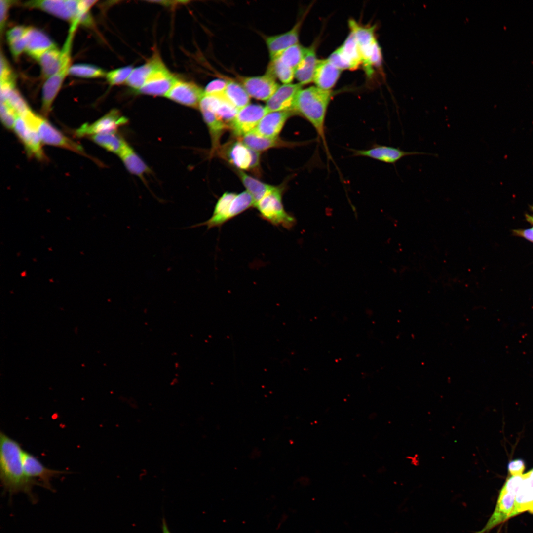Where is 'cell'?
<instances>
[{
	"mask_svg": "<svg viewBox=\"0 0 533 533\" xmlns=\"http://www.w3.org/2000/svg\"><path fill=\"white\" fill-rule=\"evenodd\" d=\"M23 465L25 473L28 477L35 480L38 479L44 488L51 491H53L51 480L67 473L66 471L46 467L33 455L25 451L23 455Z\"/></svg>",
	"mask_w": 533,
	"mask_h": 533,
	"instance_id": "9a60e30c",
	"label": "cell"
},
{
	"mask_svg": "<svg viewBox=\"0 0 533 533\" xmlns=\"http://www.w3.org/2000/svg\"><path fill=\"white\" fill-rule=\"evenodd\" d=\"M119 157L127 170L131 174L144 178L151 173V169L133 148L129 145Z\"/></svg>",
	"mask_w": 533,
	"mask_h": 533,
	"instance_id": "4316f807",
	"label": "cell"
},
{
	"mask_svg": "<svg viewBox=\"0 0 533 533\" xmlns=\"http://www.w3.org/2000/svg\"><path fill=\"white\" fill-rule=\"evenodd\" d=\"M14 1L8 0H0V29L2 34L4 30L8 17V10Z\"/></svg>",
	"mask_w": 533,
	"mask_h": 533,
	"instance_id": "f6af8a7d",
	"label": "cell"
},
{
	"mask_svg": "<svg viewBox=\"0 0 533 533\" xmlns=\"http://www.w3.org/2000/svg\"><path fill=\"white\" fill-rule=\"evenodd\" d=\"M341 72L328 59L318 60L313 81L316 87L330 90L337 83Z\"/></svg>",
	"mask_w": 533,
	"mask_h": 533,
	"instance_id": "603a6c76",
	"label": "cell"
},
{
	"mask_svg": "<svg viewBox=\"0 0 533 533\" xmlns=\"http://www.w3.org/2000/svg\"><path fill=\"white\" fill-rule=\"evenodd\" d=\"M176 79L163 62H161L153 70L137 93L153 96L165 97Z\"/></svg>",
	"mask_w": 533,
	"mask_h": 533,
	"instance_id": "30bf717a",
	"label": "cell"
},
{
	"mask_svg": "<svg viewBox=\"0 0 533 533\" xmlns=\"http://www.w3.org/2000/svg\"><path fill=\"white\" fill-rule=\"evenodd\" d=\"M304 18L298 21L288 31L265 38L266 44L270 60L278 57L290 47L298 43L299 37Z\"/></svg>",
	"mask_w": 533,
	"mask_h": 533,
	"instance_id": "e0dca14e",
	"label": "cell"
},
{
	"mask_svg": "<svg viewBox=\"0 0 533 533\" xmlns=\"http://www.w3.org/2000/svg\"><path fill=\"white\" fill-rule=\"evenodd\" d=\"M199 110L209 131L212 142L211 152L213 154L219 149L221 136L229 126L218 118L211 111L203 108H200Z\"/></svg>",
	"mask_w": 533,
	"mask_h": 533,
	"instance_id": "83f0119b",
	"label": "cell"
},
{
	"mask_svg": "<svg viewBox=\"0 0 533 533\" xmlns=\"http://www.w3.org/2000/svg\"><path fill=\"white\" fill-rule=\"evenodd\" d=\"M26 39L25 51L37 60L48 50L56 47L54 42L45 33L35 28L29 27Z\"/></svg>",
	"mask_w": 533,
	"mask_h": 533,
	"instance_id": "7402d4cb",
	"label": "cell"
},
{
	"mask_svg": "<svg viewBox=\"0 0 533 533\" xmlns=\"http://www.w3.org/2000/svg\"><path fill=\"white\" fill-rule=\"evenodd\" d=\"M80 0H38L27 1V7L39 9L61 19L78 26L83 16L79 9Z\"/></svg>",
	"mask_w": 533,
	"mask_h": 533,
	"instance_id": "8992f818",
	"label": "cell"
},
{
	"mask_svg": "<svg viewBox=\"0 0 533 533\" xmlns=\"http://www.w3.org/2000/svg\"><path fill=\"white\" fill-rule=\"evenodd\" d=\"M64 60L62 50L57 47L43 54L38 59L43 77L48 78L61 68Z\"/></svg>",
	"mask_w": 533,
	"mask_h": 533,
	"instance_id": "f1b7e54d",
	"label": "cell"
},
{
	"mask_svg": "<svg viewBox=\"0 0 533 533\" xmlns=\"http://www.w3.org/2000/svg\"><path fill=\"white\" fill-rule=\"evenodd\" d=\"M268 113L266 106L249 103L238 110L229 128L234 135L241 137L252 131Z\"/></svg>",
	"mask_w": 533,
	"mask_h": 533,
	"instance_id": "52a82bcc",
	"label": "cell"
},
{
	"mask_svg": "<svg viewBox=\"0 0 533 533\" xmlns=\"http://www.w3.org/2000/svg\"><path fill=\"white\" fill-rule=\"evenodd\" d=\"M203 95L204 90L196 83L177 78L165 97L181 105L198 108Z\"/></svg>",
	"mask_w": 533,
	"mask_h": 533,
	"instance_id": "7c38bea8",
	"label": "cell"
},
{
	"mask_svg": "<svg viewBox=\"0 0 533 533\" xmlns=\"http://www.w3.org/2000/svg\"><path fill=\"white\" fill-rule=\"evenodd\" d=\"M29 27L23 26H17L9 30L6 34L8 43L24 37Z\"/></svg>",
	"mask_w": 533,
	"mask_h": 533,
	"instance_id": "ee69618b",
	"label": "cell"
},
{
	"mask_svg": "<svg viewBox=\"0 0 533 533\" xmlns=\"http://www.w3.org/2000/svg\"><path fill=\"white\" fill-rule=\"evenodd\" d=\"M26 36L20 39L8 43L10 51L15 59H18L22 52L25 50L26 45Z\"/></svg>",
	"mask_w": 533,
	"mask_h": 533,
	"instance_id": "bcb514c9",
	"label": "cell"
},
{
	"mask_svg": "<svg viewBox=\"0 0 533 533\" xmlns=\"http://www.w3.org/2000/svg\"><path fill=\"white\" fill-rule=\"evenodd\" d=\"M306 48L297 43L284 50L275 59L295 71L304 58Z\"/></svg>",
	"mask_w": 533,
	"mask_h": 533,
	"instance_id": "d590c367",
	"label": "cell"
},
{
	"mask_svg": "<svg viewBox=\"0 0 533 533\" xmlns=\"http://www.w3.org/2000/svg\"><path fill=\"white\" fill-rule=\"evenodd\" d=\"M0 114L1 122L5 127L8 129L13 128L18 116L15 111L6 103L0 102Z\"/></svg>",
	"mask_w": 533,
	"mask_h": 533,
	"instance_id": "60d3db41",
	"label": "cell"
},
{
	"mask_svg": "<svg viewBox=\"0 0 533 533\" xmlns=\"http://www.w3.org/2000/svg\"><path fill=\"white\" fill-rule=\"evenodd\" d=\"M348 25L358 45L362 63L366 62L374 44L377 41L375 36V27L374 26H363L353 19L349 20Z\"/></svg>",
	"mask_w": 533,
	"mask_h": 533,
	"instance_id": "44dd1931",
	"label": "cell"
},
{
	"mask_svg": "<svg viewBox=\"0 0 533 533\" xmlns=\"http://www.w3.org/2000/svg\"><path fill=\"white\" fill-rule=\"evenodd\" d=\"M343 58L350 64L352 70L362 64L359 48L353 34L350 32L343 43L338 48Z\"/></svg>",
	"mask_w": 533,
	"mask_h": 533,
	"instance_id": "e575fe53",
	"label": "cell"
},
{
	"mask_svg": "<svg viewBox=\"0 0 533 533\" xmlns=\"http://www.w3.org/2000/svg\"><path fill=\"white\" fill-rule=\"evenodd\" d=\"M525 469L524 461L521 459H514L511 461L508 464V470L509 474L512 476H520Z\"/></svg>",
	"mask_w": 533,
	"mask_h": 533,
	"instance_id": "7dc6e473",
	"label": "cell"
},
{
	"mask_svg": "<svg viewBox=\"0 0 533 533\" xmlns=\"http://www.w3.org/2000/svg\"><path fill=\"white\" fill-rule=\"evenodd\" d=\"M15 83V78L6 59L1 53L0 83Z\"/></svg>",
	"mask_w": 533,
	"mask_h": 533,
	"instance_id": "b9f144b4",
	"label": "cell"
},
{
	"mask_svg": "<svg viewBox=\"0 0 533 533\" xmlns=\"http://www.w3.org/2000/svg\"><path fill=\"white\" fill-rule=\"evenodd\" d=\"M295 114L293 111L268 112L251 132L267 138H276L287 119Z\"/></svg>",
	"mask_w": 533,
	"mask_h": 533,
	"instance_id": "ac0fdd59",
	"label": "cell"
},
{
	"mask_svg": "<svg viewBox=\"0 0 533 533\" xmlns=\"http://www.w3.org/2000/svg\"><path fill=\"white\" fill-rule=\"evenodd\" d=\"M0 102L6 103L19 116L23 117H26L32 111L15 87L6 91L0 92Z\"/></svg>",
	"mask_w": 533,
	"mask_h": 533,
	"instance_id": "836d02e7",
	"label": "cell"
},
{
	"mask_svg": "<svg viewBox=\"0 0 533 533\" xmlns=\"http://www.w3.org/2000/svg\"><path fill=\"white\" fill-rule=\"evenodd\" d=\"M240 83L250 97L260 101H267L274 93L279 85L270 74L257 76H239Z\"/></svg>",
	"mask_w": 533,
	"mask_h": 533,
	"instance_id": "4fadbf2b",
	"label": "cell"
},
{
	"mask_svg": "<svg viewBox=\"0 0 533 533\" xmlns=\"http://www.w3.org/2000/svg\"><path fill=\"white\" fill-rule=\"evenodd\" d=\"M331 90L316 86L302 89L298 92L293 108L297 114L306 119L315 129L322 142L328 157L330 158L325 136V119L328 108L333 97Z\"/></svg>",
	"mask_w": 533,
	"mask_h": 533,
	"instance_id": "7a4b0ae2",
	"label": "cell"
},
{
	"mask_svg": "<svg viewBox=\"0 0 533 533\" xmlns=\"http://www.w3.org/2000/svg\"><path fill=\"white\" fill-rule=\"evenodd\" d=\"M162 61L159 55L155 53L145 63L133 69L126 84L137 92L144 85L153 70Z\"/></svg>",
	"mask_w": 533,
	"mask_h": 533,
	"instance_id": "cb8c5ba5",
	"label": "cell"
},
{
	"mask_svg": "<svg viewBox=\"0 0 533 533\" xmlns=\"http://www.w3.org/2000/svg\"><path fill=\"white\" fill-rule=\"evenodd\" d=\"M24 453L17 441L0 432V477L3 490L10 497L19 492L24 493L32 502L36 503L37 497L33 493V487L42 485L26 474L23 465Z\"/></svg>",
	"mask_w": 533,
	"mask_h": 533,
	"instance_id": "6da1fadb",
	"label": "cell"
},
{
	"mask_svg": "<svg viewBox=\"0 0 533 533\" xmlns=\"http://www.w3.org/2000/svg\"><path fill=\"white\" fill-rule=\"evenodd\" d=\"M13 129L29 156L41 161L46 159L39 136L36 129L30 123L23 117L18 115Z\"/></svg>",
	"mask_w": 533,
	"mask_h": 533,
	"instance_id": "8fae6325",
	"label": "cell"
},
{
	"mask_svg": "<svg viewBox=\"0 0 533 533\" xmlns=\"http://www.w3.org/2000/svg\"><path fill=\"white\" fill-rule=\"evenodd\" d=\"M224 97L239 110L250 103V97L242 85L233 80H228L223 93Z\"/></svg>",
	"mask_w": 533,
	"mask_h": 533,
	"instance_id": "1f68e13d",
	"label": "cell"
},
{
	"mask_svg": "<svg viewBox=\"0 0 533 533\" xmlns=\"http://www.w3.org/2000/svg\"><path fill=\"white\" fill-rule=\"evenodd\" d=\"M251 152L252 156V161L249 170L256 173H259V169L260 167V152L252 149H251Z\"/></svg>",
	"mask_w": 533,
	"mask_h": 533,
	"instance_id": "c3c4849f",
	"label": "cell"
},
{
	"mask_svg": "<svg viewBox=\"0 0 533 533\" xmlns=\"http://www.w3.org/2000/svg\"><path fill=\"white\" fill-rule=\"evenodd\" d=\"M318 59L316 58L315 47L306 48L304 58L295 72V78L302 86L313 81Z\"/></svg>",
	"mask_w": 533,
	"mask_h": 533,
	"instance_id": "d4e9b609",
	"label": "cell"
},
{
	"mask_svg": "<svg viewBox=\"0 0 533 533\" xmlns=\"http://www.w3.org/2000/svg\"><path fill=\"white\" fill-rule=\"evenodd\" d=\"M247 190L252 196L255 204L265 195L272 190L275 186L265 183L248 175L242 170L237 173Z\"/></svg>",
	"mask_w": 533,
	"mask_h": 533,
	"instance_id": "4dcf8cb0",
	"label": "cell"
},
{
	"mask_svg": "<svg viewBox=\"0 0 533 533\" xmlns=\"http://www.w3.org/2000/svg\"><path fill=\"white\" fill-rule=\"evenodd\" d=\"M351 150L354 156L366 157L393 165H395L404 157L410 156L428 155L437 156V155L434 153L417 151H405L399 148L380 145H375L369 149Z\"/></svg>",
	"mask_w": 533,
	"mask_h": 533,
	"instance_id": "9c48e42d",
	"label": "cell"
},
{
	"mask_svg": "<svg viewBox=\"0 0 533 533\" xmlns=\"http://www.w3.org/2000/svg\"><path fill=\"white\" fill-rule=\"evenodd\" d=\"M227 82V80L222 78H217L212 80L206 86L204 90V94H222L226 88Z\"/></svg>",
	"mask_w": 533,
	"mask_h": 533,
	"instance_id": "7bdbcfd3",
	"label": "cell"
},
{
	"mask_svg": "<svg viewBox=\"0 0 533 533\" xmlns=\"http://www.w3.org/2000/svg\"><path fill=\"white\" fill-rule=\"evenodd\" d=\"M128 118L115 109L91 124H83L76 131L77 137L93 136L97 134L117 132L119 128L126 125Z\"/></svg>",
	"mask_w": 533,
	"mask_h": 533,
	"instance_id": "ba28073f",
	"label": "cell"
},
{
	"mask_svg": "<svg viewBox=\"0 0 533 533\" xmlns=\"http://www.w3.org/2000/svg\"><path fill=\"white\" fill-rule=\"evenodd\" d=\"M236 194L233 192L224 193L218 200L211 217L206 221L192 225L185 228H191L206 226L207 229L222 226L233 218L231 213V203Z\"/></svg>",
	"mask_w": 533,
	"mask_h": 533,
	"instance_id": "d6986e66",
	"label": "cell"
},
{
	"mask_svg": "<svg viewBox=\"0 0 533 533\" xmlns=\"http://www.w3.org/2000/svg\"><path fill=\"white\" fill-rule=\"evenodd\" d=\"M525 511L533 514V488L524 482L516 493L510 518Z\"/></svg>",
	"mask_w": 533,
	"mask_h": 533,
	"instance_id": "d6a6232c",
	"label": "cell"
},
{
	"mask_svg": "<svg viewBox=\"0 0 533 533\" xmlns=\"http://www.w3.org/2000/svg\"><path fill=\"white\" fill-rule=\"evenodd\" d=\"M516 493L502 488L495 510L485 525L475 533H488L494 528L510 518Z\"/></svg>",
	"mask_w": 533,
	"mask_h": 533,
	"instance_id": "5bb4252c",
	"label": "cell"
},
{
	"mask_svg": "<svg viewBox=\"0 0 533 533\" xmlns=\"http://www.w3.org/2000/svg\"><path fill=\"white\" fill-rule=\"evenodd\" d=\"M133 69L131 66L119 68L107 73L105 76L111 85H121L126 82Z\"/></svg>",
	"mask_w": 533,
	"mask_h": 533,
	"instance_id": "ab89813d",
	"label": "cell"
},
{
	"mask_svg": "<svg viewBox=\"0 0 533 533\" xmlns=\"http://www.w3.org/2000/svg\"><path fill=\"white\" fill-rule=\"evenodd\" d=\"M23 118L36 129L42 143L86 155L80 145L64 135L43 117L32 111Z\"/></svg>",
	"mask_w": 533,
	"mask_h": 533,
	"instance_id": "5b68a950",
	"label": "cell"
},
{
	"mask_svg": "<svg viewBox=\"0 0 533 533\" xmlns=\"http://www.w3.org/2000/svg\"><path fill=\"white\" fill-rule=\"evenodd\" d=\"M241 141L249 148L257 152L264 151L277 147L295 146L296 143L285 142L276 138L263 137L251 132L241 137Z\"/></svg>",
	"mask_w": 533,
	"mask_h": 533,
	"instance_id": "484cf974",
	"label": "cell"
},
{
	"mask_svg": "<svg viewBox=\"0 0 533 533\" xmlns=\"http://www.w3.org/2000/svg\"><path fill=\"white\" fill-rule=\"evenodd\" d=\"M162 533H171L169 530L167 523L164 518H163L162 519Z\"/></svg>",
	"mask_w": 533,
	"mask_h": 533,
	"instance_id": "816d5d0a",
	"label": "cell"
},
{
	"mask_svg": "<svg viewBox=\"0 0 533 533\" xmlns=\"http://www.w3.org/2000/svg\"><path fill=\"white\" fill-rule=\"evenodd\" d=\"M299 83L283 84L279 86L266 101V107L268 112L293 111L298 92L302 88Z\"/></svg>",
	"mask_w": 533,
	"mask_h": 533,
	"instance_id": "2e32d148",
	"label": "cell"
},
{
	"mask_svg": "<svg viewBox=\"0 0 533 533\" xmlns=\"http://www.w3.org/2000/svg\"><path fill=\"white\" fill-rule=\"evenodd\" d=\"M220 153L239 170L250 169L252 161L251 149L242 141L228 143L221 148Z\"/></svg>",
	"mask_w": 533,
	"mask_h": 533,
	"instance_id": "ffe728a7",
	"label": "cell"
},
{
	"mask_svg": "<svg viewBox=\"0 0 533 533\" xmlns=\"http://www.w3.org/2000/svg\"><path fill=\"white\" fill-rule=\"evenodd\" d=\"M524 482L528 486L533 488V468L524 474Z\"/></svg>",
	"mask_w": 533,
	"mask_h": 533,
	"instance_id": "f907efd6",
	"label": "cell"
},
{
	"mask_svg": "<svg viewBox=\"0 0 533 533\" xmlns=\"http://www.w3.org/2000/svg\"><path fill=\"white\" fill-rule=\"evenodd\" d=\"M282 189L275 187L255 205L260 217L275 226L290 229L296 223L295 219L285 210L282 200Z\"/></svg>",
	"mask_w": 533,
	"mask_h": 533,
	"instance_id": "277c9868",
	"label": "cell"
},
{
	"mask_svg": "<svg viewBox=\"0 0 533 533\" xmlns=\"http://www.w3.org/2000/svg\"><path fill=\"white\" fill-rule=\"evenodd\" d=\"M295 71L283 64L277 59L270 60L266 72L283 84L291 83L295 77Z\"/></svg>",
	"mask_w": 533,
	"mask_h": 533,
	"instance_id": "8d00e7d4",
	"label": "cell"
},
{
	"mask_svg": "<svg viewBox=\"0 0 533 533\" xmlns=\"http://www.w3.org/2000/svg\"><path fill=\"white\" fill-rule=\"evenodd\" d=\"M526 220L530 223L533 224V215L526 214Z\"/></svg>",
	"mask_w": 533,
	"mask_h": 533,
	"instance_id": "f5cc1de1",
	"label": "cell"
},
{
	"mask_svg": "<svg viewBox=\"0 0 533 533\" xmlns=\"http://www.w3.org/2000/svg\"><path fill=\"white\" fill-rule=\"evenodd\" d=\"M76 28L70 27L67 38L62 48L64 60L61 68L46 79L42 88L41 113L47 116L51 111L52 104L56 97L64 79L69 74L71 66V52L73 39Z\"/></svg>",
	"mask_w": 533,
	"mask_h": 533,
	"instance_id": "3957f363",
	"label": "cell"
},
{
	"mask_svg": "<svg viewBox=\"0 0 533 533\" xmlns=\"http://www.w3.org/2000/svg\"><path fill=\"white\" fill-rule=\"evenodd\" d=\"M90 138L99 146L118 156L129 145L117 132L95 135Z\"/></svg>",
	"mask_w": 533,
	"mask_h": 533,
	"instance_id": "f546056e",
	"label": "cell"
},
{
	"mask_svg": "<svg viewBox=\"0 0 533 533\" xmlns=\"http://www.w3.org/2000/svg\"><path fill=\"white\" fill-rule=\"evenodd\" d=\"M105 71L96 66L87 64H77L71 66L69 75L83 78H98L105 76Z\"/></svg>",
	"mask_w": 533,
	"mask_h": 533,
	"instance_id": "74e56055",
	"label": "cell"
},
{
	"mask_svg": "<svg viewBox=\"0 0 533 533\" xmlns=\"http://www.w3.org/2000/svg\"><path fill=\"white\" fill-rule=\"evenodd\" d=\"M238 110L222 94L213 113L220 120L227 124V123L229 124L235 117Z\"/></svg>",
	"mask_w": 533,
	"mask_h": 533,
	"instance_id": "f35d334b",
	"label": "cell"
},
{
	"mask_svg": "<svg viewBox=\"0 0 533 533\" xmlns=\"http://www.w3.org/2000/svg\"><path fill=\"white\" fill-rule=\"evenodd\" d=\"M513 232L516 236L523 237L533 242V227L527 229H515Z\"/></svg>",
	"mask_w": 533,
	"mask_h": 533,
	"instance_id": "681fc988",
	"label": "cell"
}]
</instances>
